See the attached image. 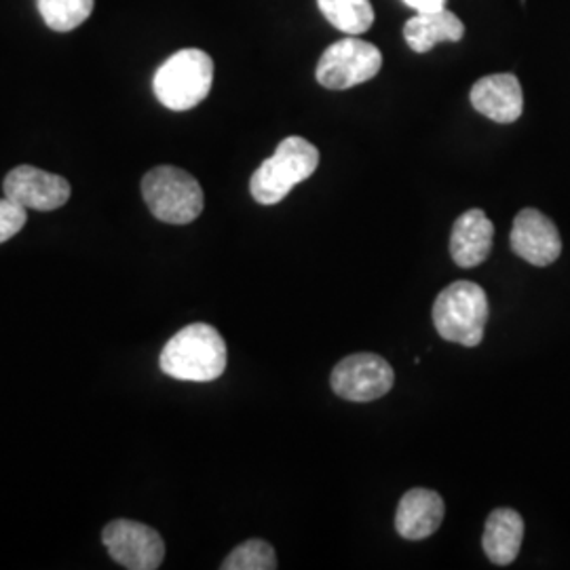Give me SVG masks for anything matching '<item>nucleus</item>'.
Here are the masks:
<instances>
[{
	"label": "nucleus",
	"instance_id": "7ed1b4c3",
	"mask_svg": "<svg viewBox=\"0 0 570 570\" xmlns=\"http://www.w3.org/2000/svg\"><path fill=\"white\" fill-rule=\"evenodd\" d=\"M489 313V296L482 285L456 282L435 298L433 324L444 341L478 346L484 338Z\"/></svg>",
	"mask_w": 570,
	"mask_h": 570
},
{
	"label": "nucleus",
	"instance_id": "2eb2a0df",
	"mask_svg": "<svg viewBox=\"0 0 570 570\" xmlns=\"http://www.w3.org/2000/svg\"><path fill=\"white\" fill-rule=\"evenodd\" d=\"M522 539H524V520L518 511L501 508L490 513L484 527L482 548L487 551L492 564L497 567L511 564L520 553Z\"/></svg>",
	"mask_w": 570,
	"mask_h": 570
},
{
	"label": "nucleus",
	"instance_id": "aec40b11",
	"mask_svg": "<svg viewBox=\"0 0 570 570\" xmlns=\"http://www.w3.org/2000/svg\"><path fill=\"white\" fill-rule=\"evenodd\" d=\"M407 7H412L416 13L421 11H438L446 7V0H404Z\"/></svg>",
	"mask_w": 570,
	"mask_h": 570
},
{
	"label": "nucleus",
	"instance_id": "f03ea898",
	"mask_svg": "<svg viewBox=\"0 0 570 570\" xmlns=\"http://www.w3.org/2000/svg\"><path fill=\"white\" fill-rule=\"evenodd\" d=\"M317 165L320 150L301 136H289L279 142L273 157L254 171L249 193L256 204H279L296 184L305 183L315 174Z\"/></svg>",
	"mask_w": 570,
	"mask_h": 570
},
{
	"label": "nucleus",
	"instance_id": "f3484780",
	"mask_svg": "<svg viewBox=\"0 0 570 570\" xmlns=\"http://www.w3.org/2000/svg\"><path fill=\"white\" fill-rule=\"evenodd\" d=\"M96 0H37L42 21L56 32H70L91 16Z\"/></svg>",
	"mask_w": 570,
	"mask_h": 570
},
{
	"label": "nucleus",
	"instance_id": "0eeeda50",
	"mask_svg": "<svg viewBox=\"0 0 570 570\" xmlns=\"http://www.w3.org/2000/svg\"><path fill=\"white\" fill-rule=\"evenodd\" d=\"M395 383V372L374 353H355L341 360L332 370L330 385L334 393L348 402H374L387 395Z\"/></svg>",
	"mask_w": 570,
	"mask_h": 570
},
{
	"label": "nucleus",
	"instance_id": "9b49d317",
	"mask_svg": "<svg viewBox=\"0 0 570 570\" xmlns=\"http://www.w3.org/2000/svg\"><path fill=\"white\" fill-rule=\"evenodd\" d=\"M473 108L494 122H515L524 110L522 85L515 75H490L471 87Z\"/></svg>",
	"mask_w": 570,
	"mask_h": 570
},
{
	"label": "nucleus",
	"instance_id": "39448f33",
	"mask_svg": "<svg viewBox=\"0 0 570 570\" xmlns=\"http://www.w3.org/2000/svg\"><path fill=\"white\" fill-rule=\"evenodd\" d=\"M150 214L167 225H190L204 212V188L188 171L174 165L150 169L142 180Z\"/></svg>",
	"mask_w": 570,
	"mask_h": 570
},
{
	"label": "nucleus",
	"instance_id": "9d476101",
	"mask_svg": "<svg viewBox=\"0 0 570 570\" xmlns=\"http://www.w3.org/2000/svg\"><path fill=\"white\" fill-rule=\"evenodd\" d=\"M511 249L530 265L550 266L562 254V239L556 225L539 209H522L511 228Z\"/></svg>",
	"mask_w": 570,
	"mask_h": 570
},
{
	"label": "nucleus",
	"instance_id": "20e7f679",
	"mask_svg": "<svg viewBox=\"0 0 570 570\" xmlns=\"http://www.w3.org/2000/svg\"><path fill=\"white\" fill-rule=\"evenodd\" d=\"M214 82V61L202 49H180L159 66L153 91L165 108L184 112L204 102Z\"/></svg>",
	"mask_w": 570,
	"mask_h": 570
},
{
	"label": "nucleus",
	"instance_id": "6ab92c4d",
	"mask_svg": "<svg viewBox=\"0 0 570 570\" xmlns=\"http://www.w3.org/2000/svg\"><path fill=\"white\" fill-rule=\"evenodd\" d=\"M26 220H28L26 207L2 197L0 199V244L16 237L26 225Z\"/></svg>",
	"mask_w": 570,
	"mask_h": 570
},
{
	"label": "nucleus",
	"instance_id": "dca6fc26",
	"mask_svg": "<svg viewBox=\"0 0 570 570\" xmlns=\"http://www.w3.org/2000/svg\"><path fill=\"white\" fill-rule=\"evenodd\" d=\"M317 4L324 18L345 35H364L374 23L370 0H317Z\"/></svg>",
	"mask_w": 570,
	"mask_h": 570
},
{
	"label": "nucleus",
	"instance_id": "ddd939ff",
	"mask_svg": "<svg viewBox=\"0 0 570 570\" xmlns=\"http://www.w3.org/2000/svg\"><path fill=\"white\" fill-rule=\"evenodd\" d=\"M444 520V499L428 489L407 490L395 513V530L407 541H423L440 529Z\"/></svg>",
	"mask_w": 570,
	"mask_h": 570
},
{
	"label": "nucleus",
	"instance_id": "a211bd4d",
	"mask_svg": "<svg viewBox=\"0 0 570 570\" xmlns=\"http://www.w3.org/2000/svg\"><path fill=\"white\" fill-rule=\"evenodd\" d=\"M223 570H275L277 556L273 546L263 539H249L230 551L223 562Z\"/></svg>",
	"mask_w": 570,
	"mask_h": 570
},
{
	"label": "nucleus",
	"instance_id": "1a4fd4ad",
	"mask_svg": "<svg viewBox=\"0 0 570 570\" xmlns=\"http://www.w3.org/2000/svg\"><path fill=\"white\" fill-rule=\"evenodd\" d=\"M2 190L7 199L37 212H53L70 199V183L66 178L32 165L11 169L2 183Z\"/></svg>",
	"mask_w": 570,
	"mask_h": 570
},
{
	"label": "nucleus",
	"instance_id": "4468645a",
	"mask_svg": "<svg viewBox=\"0 0 570 570\" xmlns=\"http://www.w3.org/2000/svg\"><path fill=\"white\" fill-rule=\"evenodd\" d=\"M465 35V26L446 7L438 11H421L404 26L407 47L416 53H428L438 42H459Z\"/></svg>",
	"mask_w": 570,
	"mask_h": 570
},
{
	"label": "nucleus",
	"instance_id": "f257e3e1",
	"mask_svg": "<svg viewBox=\"0 0 570 570\" xmlns=\"http://www.w3.org/2000/svg\"><path fill=\"white\" fill-rule=\"evenodd\" d=\"M159 366L176 381H216L226 370L225 338L209 324H190L167 341Z\"/></svg>",
	"mask_w": 570,
	"mask_h": 570
},
{
	"label": "nucleus",
	"instance_id": "f8f14e48",
	"mask_svg": "<svg viewBox=\"0 0 570 570\" xmlns=\"http://www.w3.org/2000/svg\"><path fill=\"white\" fill-rule=\"evenodd\" d=\"M494 239V225L489 216L473 207L456 218L450 235L452 261L463 268L482 265L489 258Z\"/></svg>",
	"mask_w": 570,
	"mask_h": 570
},
{
	"label": "nucleus",
	"instance_id": "423d86ee",
	"mask_svg": "<svg viewBox=\"0 0 570 570\" xmlns=\"http://www.w3.org/2000/svg\"><path fill=\"white\" fill-rule=\"evenodd\" d=\"M383 53L372 42L346 37L330 45L317 63V81L326 89L343 91L374 79L381 72Z\"/></svg>",
	"mask_w": 570,
	"mask_h": 570
},
{
	"label": "nucleus",
	"instance_id": "6e6552de",
	"mask_svg": "<svg viewBox=\"0 0 570 570\" xmlns=\"http://www.w3.org/2000/svg\"><path fill=\"white\" fill-rule=\"evenodd\" d=\"M104 546L115 562L129 570H155L165 558L161 534L134 520H115L106 524Z\"/></svg>",
	"mask_w": 570,
	"mask_h": 570
}]
</instances>
